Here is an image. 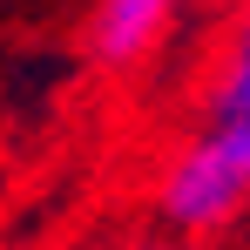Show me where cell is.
<instances>
[{"label":"cell","instance_id":"obj_1","mask_svg":"<svg viewBox=\"0 0 250 250\" xmlns=\"http://www.w3.org/2000/svg\"><path fill=\"white\" fill-rule=\"evenodd\" d=\"M156 209L183 237L237 223L250 209V122L216 115L196 142H183L176 163L163 169V183H156Z\"/></svg>","mask_w":250,"mask_h":250},{"label":"cell","instance_id":"obj_2","mask_svg":"<svg viewBox=\"0 0 250 250\" xmlns=\"http://www.w3.org/2000/svg\"><path fill=\"white\" fill-rule=\"evenodd\" d=\"M176 7H183V0H102L95 21H88V47H95V61H108V68L142 61L149 47L163 41V27L176 21Z\"/></svg>","mask_w":250,"mask_h":250},{"label":"cell","instance_id":"obj_3","mask_svg":"<svg viewBox=\"0 0 250 250\" xmlns=\"http://www.w3.org/2000/svg\"><path fill=\"white\" fill-rule=\"evenodd\" d=\"M216 115L250 122V0L237 14V34H230V61H223V88H216Z\"/></svg>","mask_w":250,"mask_h":250},{"label":"cell","instance_id":"obj_4","mask_svg":"<svg viewBox=\"0 0 250 250\" xmlns=\"http://www.w3.org/2000/svg\"><path fill=\"white\" fill-rule=\"evenodd\" d=\"M128 250H176V244H156V237H149V244H128Z\"/></svg>","mask_w":250,"mask_h":250}]
</instances>
